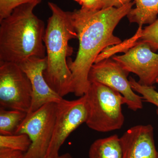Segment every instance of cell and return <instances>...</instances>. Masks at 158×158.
Returning <instances> with one entry per match:
<instances>
[{
	"label": "cell",
	"instance_id": "obj_1",
	"mask_svg": "<svg viewBox=\"0 0 158 158\" xmlns=\"http://www.w3.org/2000/svg\"><path fill=\"white\" fill-rule=\"evenodd\" d=\"M134 4L131 2L119 8L94 11L81 9L71 12L79 42L76 57L68 61L76 96L81 97L88 91L90 85L89 72L101 53L110 46L121 43V40L113 34V31Z\"/></svg>",
	"mask_w": 158,
	"mask_h": 158
},
{
	"label": "cell",
	"instance_id": "obj_2",
	"mask_svg": "<svg viewBox=\"0 0 158 158\" xmlns=\"http://www.w3.org/2000/svg\"><path fill=\"white\" fill-rule=\"evenodd\" d=\"M40 3L18 6L0 20V61L19 64L31 57L46 56L45 24L34 13Z\"/></svg>",
	"mask_w": 158,
	"mask_h": 158
},
{
	"label": "cell",
	"instance_id": "obj_3",
	"mask_svg": "<svg viewBox=\"0 0 158 158\" xmlns=\"http://www.w3.org/2000/svg\"><path fill=\"white\" fill-rule=\"evenodd\" d=\"M52 15L49 18L44 37L47 66L44 75L51 88L62 98L73 93V77L67 59L73 52L69 41L78 39L70 11L62 10L48 2Z\"/></svg>",
	"mask_w": 158,
	"mask_h": 158
},
{
	"label": "cell",
	"instance_id": "obj_4",
	"mask_svg": "<svg viewBox=\"0 0 158 158\" xmlns=\"http://www.w3.org/2000/svg\"><path fill=\"white\" fill-rule=\"evenodd\" d=\"M89 115L86 123L91 129L107 132L120 129L124 122L122 106L126 104L119 92L101 83H90L85 94Z\"/></svg>",
	"mask_w": 158,
	"mask_h": 158
},
{
	"label": "cell",
	"instance_id": "obj_5",
	"mask_svg": "<svg viewBox=\"0 0 158 158\" xmlns=\"http://www.w3.org/2000/svg\"><path fill=\"white\" fill-rule=\"evenodd\" d=\"M57 103L49 102L26 118L15 131L16 135L26 134L31 144L25 158H45L53 134Z\"/></svg>",
	"mask_w": 158,
	"mask_h": 158
},
{
	"label": "cell",
	"instance_id": "obj_6",
	"mask_svg": "<svg viewBox=\"0 0 158 158\" xmlns=\"http://www.w3.org/2000/svg\"><path fill=\"white\" fill-rule=\"evenodd\" d=\"M32 85L17 64L0 61V105L28 113L32 99Z\"/></svg>",
	"mask_w": 158,
	"mask_h": 158
},
{
	"label": "cell",
	"instance_id": "obj_7",
	"mask_svg": "<svg viewBox=\"0 0 158 158\" xmlns=\"http://www.w3.org/2000/svg\"><path fill=\"white\" fill-rule=\"evenodd\" d=\"M89 110L86 95L74 100L62 99L57 103L53 134L46 158L59 156L60 148L70 135L82 123H86Z\"/></svg>",
	"mask_w": 158,
	"mask_h": 158
},
{
	"label": "cell",
	"instance_id": "obj_8",
	"mask_svg": "<svg viewBox=\"0 0 158 158\" xmlns=\"http://www.w3.org/2000/svg\"><path fill=\"white\" fill-rule=\"evenodd\" d=\"M129 73L112 58H108L93 64L88 80L90 83H101L119 92L125 99L128 108L137 111L143 108V98L131 87L127 78Z\"/></svg>",
	"mask_w": 158,
	"mask_h": 158
},
{
	"label": "cell",
	"instance_id": "obj_9",
	"mask_svg": "<svg viewBox=\"0 0 158 158\" xmlns=\"http://www.w3.org/2000/svg\"><path fill=\"white\" fill-rule=\"evenodd\" d=\"M112 59L129 73L135 74L139 84L153 86L158 77V54L153 52L148 44L135 42L124 55Z\"/></svg>",
	"mask_w": 158,
	"mask_h": 158
},
{
	"label": "cell",
	"instance_id": "obj_10",
	"mask_svg": "<svg viewBox=\"0 0 158 158\" xmlns=\"http://www.w3.org/2000/svg\"><path fill=\"white\" fill-rule=\"evenodd\" d=\"M17 64L26 74L32 85V102L27 113H33L48 103H58L63 99L51 88L44 78L46 57H31Z\"/></svg>",
	"mask_w": 158,
	"mask_h": 158
},
{
	"label": "cell",
	"instance_id": "obj_11",
	"mask_svg": "<svg viewBox=\"0 0 158 158\" xmlns=\"http://www.w3.org/2000/svg\"><path fill=\"white\" fill-rule=\"evenodd\" d=\"M151 124L130 128L120 138L122 158H158Z\"/></svg>",
	"mask_w": 158,
	"mask_h": 158
},
{
	"label": "cell",
	"instance_id": "obj_12",
	"mask_svg": "<svg viewBox=\"0 0 158 158\" xmlns=\"http://www.w3.org/2000/svg\"><path fill=\"white\" fill-rule=\"evenodd\" d=\"M89 158H122L120 138L116 135L94 141L88 152Z\"/></svg>",
	"mask_w": 158,
	"mask_h": 158
},
{
	"label": "cell",
	"instance_id": "obj_13",
	"mask_svg": "<svg viewBox=\"0 0 158 158\" xmlns=\"http://www.w3.org/2000/svg\"><path fill=\"white\" fill-rule=\"evenodd\" d=\"M135 7L127 15L130 23H137L139 27L151 24L157 19L158 0H134Z\"/></svg>",
	"mask_w": 158,
	"mask_h": 158
},
{
	"label": "cell",
	"instance_id": "obj_14",
	"mask_svg": "<svg viewBox=\"0 0 158 158\" xmlns=\"http://www.w3.org/2000/svg\"><path fill=\"white\" fill-rule=\"evenodd\" d=\"M27 113L16 110L0 107V135L15 134L18 127L27 115Z\"/></svg>",
	"mask_w": 158,
	"mask_h": 158
},
{
	"label": "cell",
	"instance_id": "obj_15",
	"mask_svg": "<svg viewBox=\"0 0 158 158\" xmlns=\"http://www.w3.org/2000/svg\"><path fill=\"white\" fill-rule=\"evenodd\" d=\"M31 144V139L26 134L0 135V148H8L26 153Z\"/></svg>",
	"mask_w": 158,
	"mask_h": 158
},
{
	"label": "cell",
	"instance_id": "obj_16",
	"mask_svg": "<svg viewBox=\"0 0 158 158\" xmlns=\"http://www.w3.org/2000/svg\"><path fill=\"white\" fill-rule=\"evenodd\" d=\"M138 37L136 42L147 44L153 52L158 50V18L144 29L139 27Z\"/></svg>",
	"mask_w": 158,
	"mask_h": 158
},
{
	"label": "cell",
	"instance_id": "obj_17",
	"mask_svg": "<svg viewBox=\"0 0 158 158\" xmlns=\"http://www.w3.org/2000/svg\"><path fill=\"white\" fill-rule=\"evenodd\" d=\"M129 80L131 87L134 91L141 94L145 101L152 104L156 107V111L158 115V92L154 87L141 85L132 77H130Z\"/></svg>",
	"mask_w": 158,
	"mask_h": 158
},
{
	"label": "cell",
	"instance_id": "obj_18",
	"mask_svg": "<svg viewBox=\"0 0 158 158\" xmlns=\"http://www.w3.org/2000/svg\"><path fill=\"white\" fill-rule=\"evenodd\" d=\"M41 0H0V20L6 18L11 14L18 6L27 3L38 2Z\"/></svg>",
	"mask_w": 158,
	"mask_h": 158
},
{
	"label": "cell",
	"instance_id": "obj_19",
	"mask_svg": "<svg viewBox=\"0 0 158 158\" xmlns=\"http://www.w3.org/2000/svg\"><path fill=\"white\" fill-rule=\"evenodd\" d=\"M132 0H101L102 9L107 8H119L131 2Z\"/></svg>",
	"mask_w": 158,
	"mask_h": 158
},
{
	"label": "cell",
	"instance_id": "obj_20",
	"mask_svg": "<svg viewBox=\"0 0 158 158\" xmlns=\"http://www.w3.org/2000/svg\"><path fill=\"white\" fill-rule=\"evenodd\" d=\"M0 158H25V153L8 148H0Z\"/></svg>",
	"mask_w": 158,
	"mask_h": 158
},
{
	"label": "cell",
	"instance_id": "obj_21",
	"mask_svg": "<svg viewBox=\"0 0 158 158\" xmlns=\"http://www.w3.org/2000/svg\"><path fill=\"white\" fill-rule=\"evenodd\" d=\"M81 9L88 11H97L102 9L101 0H85Z\"/></svg>",
	"mask_w": 158,
	"mask_h": 158
},
{
	"label": "cell",
	"instance_id": "obj_22",
	"mask_svg": "<svg viewBox=\"0 0 158 158\" xmlns=\"http://www.w3.org/2000/svg\"><path fill=\"white\" fill-rule=\"evenodd\" d=\"M73 158L69 153H66L62 155L59 156L55 158Z\"/></svg>",
	"mask_w": 158,
	"mask_h": 158
},
{
	"label": "cell",
	"instance_id": "obj_23",
	"mask_svg": "<svg viewBox=\"0 0 158 158\" xmlns=\"http://www.w3.org/2000/svg\"><path fill=\"white\" fill-rule=\"evenodd\" d=\"M73 1L78 3L81 6H83L85 2V0H73Z\"/></svg>",
	"mask_w": 158,
	"mask_h": 158
},
{
	"label": "cell",
	"instance_id": "obj_24",
	"mask_svg": "<svg viewBox=\"0 0 158 158\" xmlns=\"http://www.w3.org/2000/svg\"><path fill=\"white\" fill-rule=\"evenodd\" d=\"M156 83H158V77L156 81Z\"/></svg>",
	"mask_w": 158,
	"mask_h": 158
}]
</instances>
